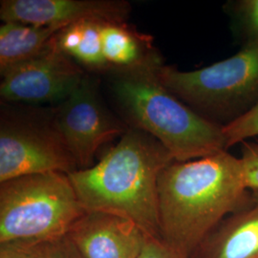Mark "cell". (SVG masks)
<instances>
[{
  "mask_svg": "<svg viewBox=\"0 0 258 258\" xmlns=\"http://www.w3.org/2000/svg\"><path fill=\"white\" fill-rule=\"evenodd\" d=\"M239 158L223 150L172 162L158 178L161 238L187 258L226 217L246 207Z\"/></svg>",
  "mask_w": 258,
  "mask_h": 258,
  "instance_id": "obj_1",
  "label": "cell"
},
{
  "mask_svg": "<svg viewBox=\"0 0 258 258\" xmlns=\"http://www.w3.org/2000/svg\"><path fill=\"white\" fill-rule=\"evenodd\" d=\"M172 162L158 140L128 127L97 164L68 176L85 212L120 215L148 236L161 238L158 178Z\"/></svg>",
  "mask_w": 258,
  "mask_h": 258,
  "instance_id": "obj_2",
  "label": "cell"
},
{
  "mask_svg": "<svg viewBox=\"0 0 258 258\" xmlns=\"http://www.w3.org/2000/svg\"><path fill=\"white\" fill-rule=\"evenodd\" d=\"M163 64L107 72L115 102L130 127L158 140L176 162L227 150L223 126L192 110L161 82L158 70Z\"/></svg>",
  "mask_w": 258,
  "mask_h": 258,
  "instance_id": "obj_3",
  "label": "cell"
},
{
  "mask_svg": "<svg viewBox=\"0 0 258 258\" xmlns=\"http://www.w3.org/2000/svg\"><path fill=\"white\" fill-rule=\"evenodd\" d=\"M84 213L68 174L47 172L0 183V243L62 238Z\"/></svg>",
  "mask_w": 258,
  "mask_h": 258,
  "instance_id": "obj_4",
  "label": "cell"
},
{
  "mask_svg": "<svg viewBox=\"0 0 258 258\" xmlns=\"http://www.w3.org/2000/svg\"><path fill=\"white\" fill-rule=\"evenodd\" d=\"M158 76L192 110L224 126L258 102V44H245L231 57L194 71L163 64Z\"/></svg>",
  "mask_w": 258,
  "mask_h": 258,
  "instance_id": "obj_5",
  "label": "cell"
},
{
  "mask_svg": "<svg viewBox=\"0 0 258 258\" xmlns=\"http://www.w3.org/2000/svg\"><path fill=\"white\" fill-rule=\"evenodd\" d=\"M78 170L54 120L49 122L2 115L0 123V183L47 172Z\"/></svg>",
  "mask_w": 258,
  "mask_h": 258,
  "instance_id": "obj_6",
  "label": "cell"
},
{
  "mask_svg": "<svg viewBox=\"0 0 258 258\" xmlns=\"http://www.w3.org/2000/svg\"><path fill=\"white\" fill-rule=\"evenodd\" d=\"M99 80L85 75L72 94L55 108L53 120L78 169L94 166L99 148L122 136L125 129L103 104Z\"/></svg>",
  "mask_w": 258,
  "mask_h": 258,
  "instance_id": "obj_7",
  "label": "cell"
},
{
  "mask_svg": "<svg viewBox=\"0 0 258 258\" xmlns=\"http://www.w3.org/2000/svg\"><path fill=\"white\" fill-rule=\"evenodd\" d=\"M85 75L83 67L57 50L51 39L41 54L1 76L0 96L8 102L59 104L72 94Z\"/></svg>",
  "mask_w": 258,
  "mask_h": 258,
  "instance_id": "obj_8",
  "label": "cell"
},
{
  "mask_svg": "<svg viewBox=\"0 0 258 258\" xmlns=\"http://www.w3.org/2000/svg\"><path fill=\"white\" fill-rule=\"evenodd\" d=\"M131 6L123 0H2L0 19L4 22L56 28L83 20L125 22Z\"/></svg>",
  "mask_w": 258,
  "mask_h": 258,
  "instance_id": "obj_9",
  "label": "cell"
},
{
  "mask_svg": "<svg viewBox=\"0 0 258 258\" xmlns=\"http://www.w3.org/2000/svg\"><path fill=\"white\" fill-rule=\"evenodd\" d=\"M67 236L84 258H138L147 234L125 217L85 212Z\"/></svg>",
  "mask_w": 258,
  "mask_h": 258,
  "instance_id": "obj_10",
  "label": "cell"
},
{
  "mask_svg": "<svg viewBox=\"0 0 258 258\" xmlns=\"http://www.w3.org/2000/svg\"><path fill=\"white\" fill-rule=\"evenodd\" d=\"M189 258H258V192L213 229Z\"/></svg>",
  "mask_w": 258,
  "mask_h": 258,
  "instance_id": "obj_11",
  "label": "cell"
},
{
  "mask_svg": "<svg viewBox=\"0 0 258 258\" xmlns=\"http://www.w3.org/2000/svg\"><path fill=\"white\" fill-rule=\"evenodd\" d=\"M102 41L109 71L163 61L152 45L151 37L138 33L126 22H103Z\"/></svg>",
  "mask_w": 258,
  "mask_h": 258,
  "instance_id": "obj_12",
  "label": "cell"
},
{
  "mask_svg": "<svg viewBox=\"0 0 258 258\" xmlns=\"http://www.w3.org/2000/svg\"><path fill=\"white\" fill-rule=\"evenodd\" d=\"M102 21L83 20L60 29L52 38L53 45L79 65L93 72L107 73L102 50Z\"/></svg>",
  "mask_w": 258,
  "mask_h": 258,
  "instance_id": "obj_13",
  "label": "cell"
},
{
  "mask_svg": "<svg viewBox=\"0 0 258 258\" xmlns=\"http://www.w3.org/2000/svg\"><path fill=\"white\" fill-rule=\"evenodd\" d=\"M59 30L16 21L0 26V73L36 57L46 49Z\"/></svg>",
  "mask_w": 258,
  "mask_h": 258,
  "instance_id": "obj_14",
  "label": "cell"
},
{
  "mask_svg": "<svg viewBox=\"0 0 258 258\" xmlns=\"http://www.w3.org/2000/svg\"><path fill=\"white\" fill-rule=\"evenodd\" d=\"M226 148H231L247 139L258 136V102L238 119L223 126Z\"/></svg>",
  "mask_w": 258,
  "mask_h": 258,
  "instance_id": "obj_15",
  "label": "cell"
},
{
  "mask_svg": "<svg viewBox=\"0 0 258 258\" xmlns=\"http://www.w3.org/2000/svg\"><path fill=\"white\" fill-rule=\"evenodd\" d=\"M49 242L15 240L0 243V258H46Z\"/></svg>",
  "mask_w": 258,
  "mask_h": 258,
  "instance_id": "obj_16",
  "label": "cell"
},
{
  "mask_svg": "<svg viewBox=\"0 0 258 258\" xmlns=\"http://www.w3.org/2000/svg\"><path fill=\"white\" fill-rule=\"evenodd\" d=\"M239 158L243 182L248 190L258 192V144L243 142Z\"/></svg>",
  "mask_w": 258,
  "mask_h": 258,
  "instance_id": "obj_17",
  "label": "cell"
},
{
  "mask_svg": "<svg viewBox=\"0 0 258 258\" xmlns=\"http://www.w3.org/2000/svg\"><path fill=\"white\" fill-rule=\"evenodd\" d=\"M245 44H258V0H244L238 6Z\"/></svg>",
  "mask_w": 258,
  "mask_h": 258,
  "instance_id": "obj_18",
  "label": "cell"
},
{
  "mask_svg": "<svg viewBox=\"0 0 258 258\" xmlns=\"http://www.w3.org/2000/svg\"><path fill=\"white\" fill-rule=\"evenodd\" d=\"M138 258H187L161 238L148 236Z\"/></svg>",
  "mask_w": 258,
  "mask_h": 258,
  "instance_id": "obj_19",
  "label": "cell"
},
{
  "mask_svg": "<svg viewBox=\"0 0 258 258\" xmlns=\"http://www.w3.org/2000/svg\"><path fill=\"white\" fill-rule=\"evenodd\" d=\"M46 258H84V256L66 235L48 243Z\"/></svg>",
  "mask_w": 258,
  "mask_h": 258,
  "instance_id": "obj_20",
  "label": "cell"
}]
</instances>
